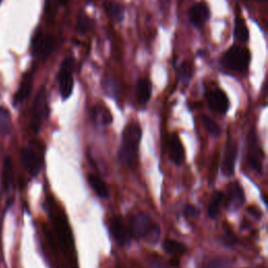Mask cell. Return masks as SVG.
<instances>
[{"label":"cell","mask_w":268,"mask_h":268,"mask_svg":"<svg viewBox=\"0 0 268 268\" xmlns=\"http://www.w3.org/2000/svg\"><path fill=\"white\" fill-rule=\"evenodd\" d=\"M93 26V20L89 18L87 15L81 14L78 17L77 28L81 34H86L88 31H91Z\"/></svg>","instance_id":"obj_29"},{"label":"cell","mask_w":268,"mask_h":268,"mask_svg":"<svg viewBox=\"0 0 268 268\" xmlns=\"http://www.w3.org/2000/svg\"><path fill=\"white\" fill-rule=\"evenodd\" d=\"M104 11H105L107 16L115 21V22H120L124 19V15H125V10L122 5L114 3V2H108L104 4Z\"/></svg>","instance_id":"obj_17"},{"label":"cell","mask_w":268,"mask_h":268,"mask_svg":"<svg viewBox=\"0 0 268 268\" xmlns=\"http://www.w3.org/2000/svg\"><path fill=\"white\" fill-rule=\"evenodd\" d=\"M223 200H225V194H223L222 192H216L214 196L212 197L211 201H210V204H208V207H207L208 217L212 218V219H215L218 216Z\"/></svg>","instance_id":"obj_19"},{"label":"cell","mask_w":268,"mask_h":268,"mask_svg":"<svg viewBox=\"0 0 268 268\" xmlns=\"http://www.w3.org/2000/svg\"><path fill=\"white\" fill-rule=\"evenodd\" d=\"M163 249L167 252V254L171 256H180L186 251V246L181 243L174 240H167L163 243Z\"/></svg>","instance_id":"obj_25"},{"label":"cell","mask_w":268,"mask_h":268,"mask_svg":"<svg viewBox=\"0 0 268 268\" xmlns=\"http://www.w3.org/2000/svg\"><path fill=\"white\" fill-rule=\"evenodd\" d=\"M210 18V10L204 3H198L190 11V20L195 26H202Z\"/></svg>","instance_id":"obj_14"},{"label":"cell","mask_w":268,"mask_h":268,"mask_svg":"<svg viewBox=\"0 0 268 268\" xmlns=\"http://www.w3.org/2000/svg\"><path fill=\"white\" fill-rule=\"evenodd\" d=\"M180 74H181V79L182 81L185 83V84H188L190 79H191V74H192V71H191V66L188 62H184L182 67H181V71H180Z\"/></svg>","instance_id":"obj_31"},{"label":"cell","mask_w":268,"mask_h":268,"mask_svg":"<svg viewBox=\"0 0 268 268\" xmlns=\"http://www.w3.org/2000/svg\"><path fill=\"white\" fill-rule=\"evenodd\" d=\"M21 160L28 174L36 176L39 173L41 163L34 149L31 147H24L21 150Z\"/></svg>","instance_id":"obj_10"},{"label":"cell","mask_w":268,"mask_h":268,"mask_svg":"<svg viewBox=\"0 0 268 268\" xmlns=\"http://www.w3.org/2000/svg\"><path fill=\"white\" fill-rule=\"evenodd\" d=\"M131 233L139 239L156 243L160 236V229L147 214L140 213L131 220Z\"/></svg>","instance_id":"obj_2"},{"label":"cell","mask_w":268,"mask_h":268,"mask_svg":"<svg viewBox=\"0 0 268 268\" xmlns=\"http://www.w3.org/2000/svg\"><path fill=\"white\" fill-rule=\"evenodd\" d=\"M250 62V53L241 47H232L222 58V63L227 68L243 72L247 69Z\"/></svg>","instance_id":"obj_3"},{"label":"cell","mask_w":268,"mask_h":268,"mask_svg":"<svg viewBox=\"0 0 268 268\" xmlns=\"http://www.w3.org/2000/svg\"><path fill=\"white\" fill-rule=\"evenodd\" d=\"M150 268H168L165 263H162L158 260H154L150 263Z\"/></svg>","instance_id":"obj_34"},{"label":"cell","mask_w":268,"mask_h":268,"mask_svg":"<svg viewBox=\"0 0 268 268\" xmlns=\"http://www.w3.org/2000/svg\"><path fill=\"white\" fill-rule=\"evenodd\" d=\"M54 221V227L56 230V233L58 235V238L60 239V242L65 249H72V240L70 237V233L68 230V225L66 223V219L63 216L57 215L53 218Z\"/></svg>","instance_id":"obj_11"},{"label":"cell","mask_w":268,"mask_h":268,"mask_svg":"<svg viewBox=\"0 0 268 268\" xmlns=\"http://www.w3.org/2000/svg\"><path fill=\"white\" fill-rule=\"evenodd\" d=\"M245 195L242 187L238 183H233L229 186L227 194V206L230 211H237L244 204Z\"/></svg>","instance_id":"obj_8"},{"label":"cell","mask_w":268,"mask_h":268,"mask_svg":"<svg viewBox=\"0 0 268 268\" xmlns=\"http://www.w3.org/2000/svg\"><path fill=\"white\" fill-rule=\"evenodd\" d=\"M13 162L10 157L6 158L4 161V169H3V187L5 191L10 190L12 183H13Z\"/></svg>","instance_id":"obj_22"},{"label":"cell","mask_w":268,"mask_h":268,"mask_svg":"<svg viewBox=\"0 0 268 268\" xmlns=\"http://www.w3.org/2000/svg\"><path fill=\"white\" fill-rule=\"evenodd\" d=\"M54 47H55L54 38L50 35H47V36L44 35L39 53H38V56L42 59H47L52 54Z\"/></svg>","instance_id":"obj_24"},{"label":"cell","mask_w":268,"mask_h":268,"mask_svg":"<svg viewBox=\"0 0 268 268\" xmlns=\"http://www.w3.org/2000/svg\"><path fill=\"white\" fill-rule=\"evenodd\" d=\"M137 99L138 101L145 105L149 101H150L151 94H152V86L151 83L147 79H141L137 83Z\"/></svg>","instance_id":"obj_15"},{"label":"cell","mask_w":268,"mask_h":268,"mask_svg":"<svg viewBox=\"0 0 268 268\" xmlns=\"http://www.w3.org/2000/svg\"><path fill=\"white\" fill-rule=\"evenodd\" d=\"M110 232L116 243L124 246L130 242V233L121 217H114L110 221Z\"/></svg>","instance_id":"obj_9"},{"label":"cell","mask_w":268,"mask_h":268,"mask_svg":"<svg viewBox=\"0 0 268 268\" xmlns=\"http://www.w3.org/2000/svg\"><path fill=\"white\" fill-rule=\"evenodd\" d=\"M208 105L212 110L225 114L230 108V101L225 92L221 89H215L208 95Z\"/></svg>","instance_id":"obj_12"},{"label":"cell","mask_w":268,"mask_h":268,"mask_svg":"<svg viewBox=\"0 0 268 268\" xmlns=\"http://www.w3.org/2000/svg\"><path fill=\"white\" fill-rule=\"evenodd\" d=\"M142 139V128L138 123H130L123 131L122 145L118 151V158L123 165L129 168L136 166L139 147Z\"/></svg>","instance_id":"obj_1"},{"label":"cell","mask_w":268,"mask_h":268,"mask_svg":"<svg viewBox=\"0 0 268 268\" xmlns=\"http://www.w3.org/2000/svg\"><path fill=\"white\" fill-rule=\"evenodd\" d=\"M199 215V211L198 208L194 205H187L185 207V216L188 218H196Z\"/></svg>","instance_id":"obj_32"},{"label":"cell","mask_w":268,"mask_h":268,"mask_svg":"<svg viewBox=\"0 0 268 268\" xmlns=\"http://www.w3.org/2000/svg\"><path fill=\"white\" fill-rule=\"evenodd\" d=\"M88 183L96 192V194L101 198H108L109 196V190L107 185L104 183L101 177L96 174H89L88 175Z\"/></svg>","instance_id":"obj_16"},{"label":"cell","mask_w":268,"mask_h":268,"mask_svg":"<svg viewBox=\"0 0 268 268\" xmlns=\"http://www.w3.org/2000/svg\"><path fill=\"white\" fill-rule=\"evenodd\" d=\"M234 36L237 41L239 42H246L249 38L248 28L244 22L243 19L238 17L235 21V27H234Z\"/></svg>","instance_id":"obj_20"},{"label":"cell","mask_w":268,"mask_h":268,"mask_svg":"<svg viewBox=\"0 0 268 268\" xmlns=\"http://www.w3.org/2000/svg\"><path fill=\"white\" fill-rule=\"evenodd\" d=\"M238 156V146L236 142L229 141L226 145L225 153L222 159V173L228 177H231L235 173L236 161Z\"/></svg>","instance_id":"obj_7"},{"label":"cell","mask_w":268,"mask_h":268,"mask_svg":"<svg viewBox=\"0 0 268 268\" xmlns=\"http://www.w3.org/2000/svg\"><path fill=\"white\" fill-rule=\"evenodd\" d=\"M72 67H73V60L71 58H66L63 61L60 67V71H59L58 74L59 88H60V94L63 100L68 99L73 91Z\"/></svg>","instance_id":"obj_5"},{"label":"cell","mask_w":268,"mask_h":268,"mask_svg":"<svg viewBox=\"0 0 268 268\" xmlns=\"http://www.w3.org/2000/svg\"><path fill=\"white\" fill-rule=\"evenodd\" d=\"M32 85H33V80L31 76H27L23 79L17 93L14 96L15 105H18V104L22 103L28 97V95L31 94V91H32Z\"/></svg>","instance_id":"obj_18"},{"label":"cell","mask_w":268,"mask_h":268,"mask_svg":"<svg viewBox=\"0 0 268 268\" xmlns=\"http://www.w3.org/2000/svg\"><path fill=\"white\" fill-rule=\"evenodd\" d=\"M234 263L226 257H215L208 260L203 268H233Z\"/></svg>","instance_id":"obj_26"},{"label":"cell","mask_w":268,"mask_h":268,"mask_svg":"<svg viewBox=\"0 0 268 268\" xmlns=\"http://www.w3.org/2000/svg\"><path fill=\"white\" fill-rule=\"evenodd\" d=\"M222 240L226 245H229V246H233L236 244V237L233 236L232 234H227L225 237H223Z\"/></svg>","instance_id":"obj_33"},{"label":"cell","mask_w":268,"mask_h":268,"mask_svg":"<svg viewBox=\"0 0 268 268\" xmlns=\"http://www.w3.org/2000/svg\"><path fill=\"white\" fill-rule=\"evenodd\" d=\"M59 5H60V0H47L46 4V13L49 18H54L55 15L58 11Z\"/></svg>","instance_id":"obj_30"},{"label":"cell","mask_w":268,"mask_h":268,"mask_svg":"<svg viewBox=\"0 0 268 268\" xmlns=\"http://www.w3.org/2000/svg\"><path fill=\"white\" fill-rule=\"evenodd\" d=\"M202 123H203V126H204V128L208 134H211V136L214 138L220 137V134H221L220 127L212 120L211 117L203 115L202 116Z\"/></svg>","instance_id":"obj_27"},{"label":"cell","mask_w":268,"mask_h":268,"mask_svg":"<svg viewBox=\"0 0 268 268\" xmlns=\"http://www.w3.org/2000/svg\"><path fill=\"white\" fill-rule=\"evenodd\" d=\"M49 113L48 107V97L46 87H41L39 91L33 106V114H32V123L31 128L34 133H38L43 125Z\"/></svg>","instance_id":"obj_4"},{"label":"cell","mask_w":268,"mask_h":268,"mask_svg":"<svg viewBox=\"0 0 268 268\" xmlns=\"http://www.w3.org/2000/svg\"><path fill=\"white\" fill-rule=\"evenodd\" d=\"M263 159H264V153L257 140L256 134L254 132H250L248 138V149H247L248 166L255 172L261 174L263 170Z\"/></svg>","instance_id":"obj_6"},{"label":"cell","mask_w":268,"mask_h":268,"mask_svg":"<svg viewBox=\"0 0 268 268\" xmlns=\"http://www.w3.org/2000/svg\"><path fill=\"white\" fill-rule=\"evenodd\" d=\"M169 156L175 165H182L185 160V149L177 134H172L169 140Z\"/></svg>","instance_id":"obj_13"},{"label":"cell","mask_w":268,"mask_h":268,"mask_svg":"<svg viewBox=\"0 0 268 268\" xmlns=\"http://www.w3.org/2000/svg\"><path fill=\"white\" fill-rule=\"evenodd\" d=\"M12 123L8 110L0 108V132L3 134H8L11 131Z\"/></svg>","instance_id":"obj_28"},{"label":"cell","mask_w":268,"mask_h":268,"mask_svg":"<svg viewBox=\"0 0 268 268\" xmlns=\"http://www.w3.org/2000/svg\"><path fill=\"white\" fill-rule=\"evenodd\" d=\"M250 2H259V3H262V2H265V0H250Z\"/></svg>","instance_id":"obj_35"},{"label":"cell","mask_w":268,"mask_h":268,"mask_svg":"<svg viewBox=\"0 0 268 268\" xmlns=\"http://www.w3.org/2000/svg\"><path fill=\"white\" fill-rule=\"evenodd\" d=\"M103 87L106 94L112 98L118 99L122 95V86L113 78H107L103 82Z\"/></svg>","instance_id":"obj_21"},{"label":"cell","mask_w":268,"mask_h":268,"mask_svg":"<svg viewBox=\"0 0 268 268\" xmlns=\"http://www.w3.org/2000/svg\"><path fill=\"white\" fill-rule=\"evenodd\" d=\"M94 120L99 121L102 125H109L112 122V115L110 111L105 107H96L93 110Z\"/></svg>","instance_id":"obj_23"}]
</instances>
